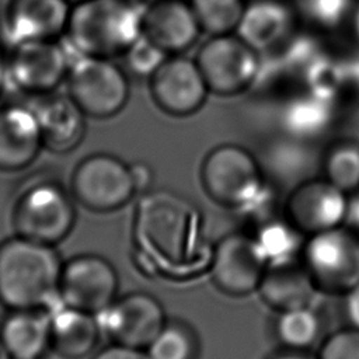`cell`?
Here are the masks:
<instances>
[{"mask_svg": "<svg viewBox=\"0 0 359 359\" xmlns=\"http://www.w3.org/2000/svg\"><path fill=\"white\" fill-rule=\"evenodd\" d=\"M69 0H8L3 13V32L14 46L28 41H55L66 34Z\"/></svg>", "mask_w": 359, "mask_h": 359, "instance_id": "16", "label": "cell"}, {"mask_svg": "<svg viewBox=\"0 0 359 359\" xmlns=\"http://www.w3.org/2000/svg\"><path fill=\"white\" fill-rule=\"evenodd\" d=\"M196 338L192 330L182 323H167L158 335L146 348L150 359H195Z\"/></svg>", "mask_w": 359, "mask_h": 359, "instance_id": "30", "label": "cell"}, {"mask_svg": "<svg viewBox=\"0 0 359 359\" xmlns=\"http://www.w3.org/2000/svg\"><path fill=\"white\" fill-rule=\"evenodd\" d=\"M97 318L112 342L139 349H146L167 324L161 303L144 292L118 296Z\"/></svg>", "mask_w": 359, "mask_h": 359, "instance_id": "12", "label": "cell"}, {"mask_svg": "<svg viewBox=\"0 0 359 359\" xmlns=\"http://www.w3.org/2000/svg\"><path fill=\"white\" fill-rule=\"evenodd\" d=\"M353 0H299V10L307 21L323 29H335L351 20Z\"/></svg>", "mask_w": 359, "mask_h": 359, "instance_id": "31", "label": "cell"}, {"mask_svg": "<svg viewBox=\"0 0 359 359\" xmlns=\"http://www.w3.org/2000/svg\"><path fill=\"white\" fill-rule=\"evenodd\" d=\"M201 34L189 0H150L143 8V35L168 55L184 53Z\"/></svg>", "mask_w": 359, "mask_h": 359, "instance_id": "17", "label": "cell"}, {"mask_svg": "<svg viewBox=\"0 0 359 359\" xmlns=\"http://www.w3.org/2000/svg\"><path fill=\"white\" fill-rule=\"evenodd\" d=\"M154 104L167 115L189 116L198 112L210 94L195 59L170 55L149 77Z\"/></svg>", "mask_w": 359, "mask_h": 359, "instance_id": "13", "label": "cell"}, {"mask_svg": "<svg viewBox=\"0 0 359 359\" xmlns=\"http://www.w3.org/2000/svg\"><path fill=\"white\" fill-rule=\"evenodd\" d=\"M344 74V91L359 93V55L341 59Z\"/></svg>", "mask_w": 359, "mask_h": 359, "instance_id": "36", "label": "cell"}, {"mask_svg": "<svg viewBox=\"0 0 359 359\" xmlns=\"http://www.w3.org/2000/svg\"><path fill=\"white\" fill-rule=\"evenodd\" d=\"M72 4H74V3H79V1H81V0H69Z\"/></svg>", "mask_w": 359, "mask_h": 359, "instance_id": "43", "label": "cell"}, {"mask_svg": "<svg viewBox=\"0 0 359 359\" xmlns=\"http://www.w3.org/2000/svg\"><path fill=\"white\" fill-rule=\"evenodd\" d=\"M318 359H359V330L351 327L331 334L321 345Z\"/></svg>", "mask_w": 359, "mask_h": 359, "instance_id": "33", "label": "cell"}, {"mask_svg": "<svg viewBox=\"0 0 359 359\" xmlns=\"http://www.w3.org/2000/svg\"><path fill=\"white\" fill-rule=\"evenodd\" d=\"M0 341L13 359H43L52 351L49 311L10 310L0 324Z\"/></svg>", "mask_w": 359, "mask_h": 359, "instance_id": "22", "label": "cell"}, {"mask_svg": "<svg viewBox=\"0 0 359 359\" xmlns=\"http://www.w3.org/2000/svg\"><path fill=\"white\" fill-rule=\"evenodd\" d=\"M202 32L222 35L236 32L245 0H189Z\"/></svg>", "mask_w": 359, "mask_h": 359, "instance_id": "28", "label": "cell"}, {"mask_svg": "<svg viewBox=\"0 0 359 359\" xmlns=\"http://www.w3.org/2000/svg\"><path fill=\"white\" fill-rule=\"evenodd\" d=\"M300 79L306 93L332 104H335V101L345 93L341 59L334 57L324 50L311 60Z\"/></svg>", "mask_w": 359, "mask_h": 359, "instance_id": "26", "label": "cell"}, {"mask_svg": "<svg viewBox=\"0 0 359 359\" xmlns=\"http://www.w3.org/2000/svg\"><path fill=\"white\" fill-rule=\"evenodd\" d=\"M348 196L327 178L299 182L286 201V219L304 236H311L345 223Z\"/></svg>", "mask_w": 359, "mask_h": 359, "instance_id": "14", "label": "cell"}, {"mask_svg": "<svg viewBox=\"0 0 359 359\" xmlns=\"http://www.w3.org/2000/svg\"><path fill=\"white\" fill-rule=\"evenodd\" d=\"M130 175L137 194H144L150 191L153 184V171L151 167L143 161H135L129 164Z\"/></svg>", "mask_w": 359, "mask_h": 359, "instance_id": "35", "label": "cell"}, {"mask_svg": "<svg viewBox=\"0 0 359 359\" xmlns=\"http://www.w3.org/2000/svg\"><path fill=\"white\" fill-rule=\"evenodd\" d=\"M70 191L76 202L97 213L118 210L137 194L129 164L109 153L84 157L72 174Z\"/></svg>", "mask_w": 359, "mask_h": 359, "instance_id": "9", "label": "cell"}, {"mask_svg": "<svg viewBox=\"0 0 359 359\" xmlns=\"http://www.w3.org/2000/svg\"><path fill=\"white\" fill-rule=\"evenodd\" d=\"M325 178L345 194L359 189V143L344 140L330 147L324 158Z\"/></svg>", "mask_w": 359, "mask_h": 359, "instance_id": "29", "label": "cell"}, {"mask_svg": "<svg viewBox=\"0 0 359 359\" xmlns=\"http://www.w3.org/2000/svg\"><path fill=\"white\" fill-rule=\"evenodd\" d=\"M7 83V55L4 53L3 45L0 43V95Z\"/></svg>", "mask_w": 359, "mask_h": 359, "instance_id": "39", "label": "cell"}, {"mask_svg": "<svg viewBox=\"0 0 359 359\" xmlns=\"http://www.w3.org/2000/svg\"><path fill=\"white\" fill-rule=\"evenodd\" d=\"M50 348L63 359L94 353L102 331L97 316L57 302L50 310Z\"/></svg>", "mask_w": 359, "mask_h": 359, "instance_id": "21", "label": "cell"}, {"mask_svg": "<svg viewBox=\"0 0 359 359\" xmlns=\"http://www.w3.org/2000/svg\"><path fill=\"white\" fill-rule=\"evenodd\" d=\"M273 359H310L309 356H306V355H303V353H300V352H287V353H282V355H279V356H276V358H273Z\"/></svg>", "mask_w": 359, "mask_h": 359, "instance_id": "41", "label": "cell"}, {"mask_svg": "<svg viewBox=\"0 0 359 359\" xmlns=\"http://www.w3.org/2000/svg\"><path fill=\"white\" fill-rule=\"evenodd\" d=\"M346 316L351 323V325L356 330H359V286L346 293Z\"/></svg>", "mask_w": 359, "mask_h": 359, "instance_id": "38", "label": "cell"}, {"mask_svg": "<svg viewBox=\"0 0 359 359\" xmlns=\"http://www.w3.org/2000/svg\"><path fill=\"white\" fill-rule=\"evenodd\" d=\"M334 119V104L310 93H303L286 101L280 112L283 130L299 140L321 136Z\"/></svg>", "mask_w": 359, "mask_h": 359, "instance_id": "24", "label": "cell"}, {"mask_svg": "<svg viewBox=\"0 0 359 359\" xmlns=\"http://www.w3.org/2000/svg\"><path fill=\"white\" fill-rule=\"evenodd\" d=\"M320 320L309 306L280 311L275 330L279 341L293 351L311 346L320 334Z\"/></svg>", "mask_w": 359, "mask_h": 359, "instance_id": "27", "label": "cell"}, {"mask_svg": "<svg viewBox=\"0 0 359 359\" xmlns=\"http://www.w3.org/2000/svg\"><path fill=\"white\" fill-rule=\"evenodd\" d=\"M0 359H13L11 355L7 352V349L4 348V345L1 344V341H0Z\"/></svg>", "mask_w": 359, "mask_h": 359, "instance_id": "42", "label": "cell"}, {"mask_svg": "<svg viewBox=\"0 0 359 359\" xmlns=\"http://www.w3.org/2000/svg\"><path fill=\"white\" fill-rule=\"evenodd\" d=\"M195 62L210 94L237 95L257 83L261 55L236 32L210 35L198 49Z\"/></svg>", "mask_w": 359, "mask_h": 359, "instance_id": "7", "label": "cell"}, {"mask_svg": "<svg viewBox=\"0 0 359 359\" xmlns=\"http://www.w3.org/2000/svg\"><path fill=\"white\" fill-rule=\"evenodd\" d=\"M42 147L41 128L31 105L11 102L0 107V171L27 168Z\"/></svg>", "mask_w": 359, "mask_h": 359, "instance_id": "18", "label": "cell"}, {"mask_svg": "<svg viewBox=\"0 0 359 359\" xmlns=\"http://www.w3.org/2000/svg\"><path fill=\"white\" fill-rule=\"evenodd\" d=\"M302 257L318 290L349 293L359 286V234L349 227L309 236Z\"/></svg>", "mask_w": 359, "mask_h": 359, "instance_id": "6", "label": "cell"}, {"mask_svg": "<svg viewBox=\"0 0 359 359\" xmlns=\"http://www.w3.org/2000/svg\"><path fill=\"white\" fill-rule=\"evenodd\" d=\"M345 224L359 234V189L352 192L351 198H348Z\"/></svg>", "mask_w": 359, "mask_h": 359, "instance_id": "37", "label": "cell"}, {"mask_svg": "<svg viewBox=\"0 0 359 359\" xmlns=\"http://www.w3.org/2000/svg\"><path fill=\"white\" fill-rule=\"evenodd\" d=\"M143 8L136 0H81L72 4L65 36L77 56L125 55L143 34Z\"/></svg>", "mask_w": 359, "mask_h": 359, "instance_id": "3", "label": "cell"}, {"mask_svg": "<svg viewBox=\"0 0 359 359\" xmlns=\"http://www.w3.org/2000/svg\"><path fill=\"white\" fill-rule=\"evenodd\" d=\"M72 62L59 39L22 42L7 56V83L27 95H45L66 80Z\"/></svg>", "mask_w": 359, "mask_h": 359, "instance_id": "10", "label": "cell"}, {"mask_svg": "<svg viewBox=\"0 0 359 359\" xmlns=\"http://www.w3.org/2000/svg\"><path fill=\"white\" fill-rule=\"evenodd\" d=\"M31 104L48 150L65 154L74 150L86 136V114L69 94L56 91L35 97Z\"/></svg>", "mask_w": 359, "mask_h": 359, "instance_id": "19", "label": "cell"}, {"mask_svg": "<svg viewBox=\"0 0 359 359\" xmlns=\"http://www.w3.org/2000/svg\"><path fill=\"white\" fill-rule=\"evenodd\" d=\"M303 233L286 217H271L258 224L252 237L257 252L269 266H278L300 261L306 240Z\"/></svg>", "mask_w": 359, "mask_h": 359, "instance_id": "25", "label": "cell"}, {"mask_svg": "<svg viewBox=\"0 0 359 359\" xmlns=\"http://www.w3.org/2000/svg\"><path fill=\"white\" fill-rule=\"evenodd\" d=\"M118 290V272L107 258L79 254L63 262L59 285L63 304L97 316L114 303Z\"/></svg>", "mask_w": 359, "mask_h": 359, "instance_id": "11", "label": "cell"}, {"mask_svg": "<svg viewBox=\"0 0 359 359\" xmlns=\"http://www.w3.org/2000/svg\"><path fill=\"white\" fill-rule=\"evenodd\" d=\"M317 290L302 261L266 268L258 286L262 300L279 311L309 306Z\"/></svg>", "mask_w": 359, "mask_h": 359, "instance_id": "23", "label": "cell"}, {"mask_svg": "<svg viewBox=\"0 0 359 359\" xmlns=\"http://www.w3.org/2000/svg\"><path fill=\"white\" fill-rule=\"evenodd\" d=\"M351 24H352L353 36H355L356 42L359 43V3L355 4V8H353L352 15H351Z\"/></svg>", "mask_w": 359, "mask_h": 359, "instance_id": "40", "label": "cell"}, {"mask_svg": "<svg viewBox=\"0 0 359 359\" xmlns=\"http://www.w3.org/2000/svg\"><path fill=\"white\" fill-rule=\"evenodd\" d=\"M74 202L72 191L56 180L31 181L18 192L13 206L11 220L15 234L57 245L76 224Z\"/></svg>", "mask_w": 359, "mask_h": 359, "instance_id": "4", "label": "cell"}, {"mask_svg": "<svg viewBox=\"0 0 359 359\" xmlns=\"http://www.w3.org/2000/svg\"><path fill=\"white\" fill-rule=\"evenodd\" d=\"M266 265L254 245L252 237L233 233L223 237L213 250L209 271L213 283L231 296H245L258 290Z\"/></svg>", "mask_w": 359, "mask_h": 359, "instance_id": "15", "label": "cell"}, {"mask_svg": "<svg viewBox=\"0 0 359 359\" xmlns=\"http://www.w3.org/2000/svg\"><path fill=\"white\" fill-rule=\"evenodd\" d=\"M63 261L55 245L18 234L0 244V302L8 309L50 310L59 299Z\"/></svg>", "mask_w": 359, "mask_h": 359, "instance_id": "2", "label": "cell"}, {"mask_svg": "<svg viewBox=\"0 0 359 359\" xmlns=\"http://www.w3.org/2000/svg\"><path fill=\"white\" fill-rule=\"evenodd\" d=\"M90 359H150L146 349L112 342L94 352Z\"/></svg>", "mask_w": 359, "mask_h": 359, "instance_id": "34", "label": "cell"}, {"mask_svg": "<svg viewBox=\"0 0 359 359\" xmlns=\"http://www.w3.org/2000/svg\"><path fill=\"white\" fill-rule=\"evenodd\" d=\"M294 11L283 0L245 4L236 34L259 55L279 49L294 34Z\"/></svg>", "mask_w": 359, "mask_h": 359, "instance_id": "20", "label": "cell"}, {"mask_svg": "<svg viewBox=\"0 0 359 359\" xmlns=\"http://www.w3.org/2000/svg\"><path fill=\"white\" fill-rule=\"evenodd\" d=\"M201 180L205 192L216 203L238 213L266 185L254 156L237 144H222L209 151L202 163Z\"/></svg>", "mask_w": 359, "mask_h": 359, "instance_id": "5", "label": "cell"}, {"mask_svg": "<svg viewBox=\"0 0 359 359\" xmlns=\"http://www.w3.org/2000/svg\"><path fill=\"white\" fill-rule=\"evenodd\" d=\"M201 213L168 189L144 192L136 206L133 241L139 268L188 278L209 268L213 250L201 231Z\"/></svg>", "mask_w": 359, "mask_h": 359, "instance_id": "1", "label": "cell"}, {"mask_svg": "<svg viewBox=\"0 0 359 359\" xmlns=\"http://www.w3.org/2000/svg\"><path fill=\"white\" fill-rule=\"evenodd\" d=\"M123 56L130 73L137 77L149 79L170 55L142 34V36L130 45Z\"/></svg>", "mask_w": 359, "mask_h": 359, "instance_id": "32", "label": "cell"}, {"mask_svg": "<svg viewBox=\"0 0 359 359\" xmlns=\"http://www.w3.org/2000/svg\"><path fill=\"white\" fill-rule=\"evenodd\" d=\"M66 81L67 94L91 118L115 116L129 101L128 76L108 57L77 56L70 65Z\"/></svg>", "mask_w": 359, "mask_h": 359, "instance_id": "8", "label": "cell"}]
</instances>
